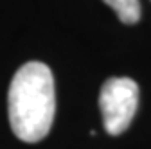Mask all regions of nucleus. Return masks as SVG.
I'll return each mask as SVG.
<instances>
[{
	"label": "nucleus",
	"instance_id": "nucleus-1",
	"mask_svg": "<svg viewBox=\"0 0 151 149\" xmlns=\"http://www.w3.org/2000/svg\"><path fill=\"white\" fill-rule=\"evenodd\" d=\"M56 113V92L50 68L29 61L16 70L7 92V115L13 133L34 144L47 137Z\"/></svg>",
	"mask_w": 151,
	"mask_h": 149
},
{
	"label": "nucleus",
	"instance_id": "nucleus-3",
	"mask_svg": "<svg viewBox=\"0 0 151 149\" xmlns=\"http://www.w3.org/2000/svg\"><path fill=\"white\" fill-rule=\"evenodd\" d=\"M117 13L119 20L126 25H133L140 20V2L139 0H103Z\"/></svg>",
	"mask_w": 151,
	"mask_h": 149
},
{
	"label": "nucleus",
	"instance_id": "nucleus-2",
	"mask_svg": "<svg viewBox=\"0 0 151 149\" xmlns=\"http://www.w3.org/2000/svg\"><path fill=\"white\" fill-rule=\"evenodd\" d=\"M139 106V86L129 77H110L99 94L103 124L110 135L126 131Z\"/></svg>",
	"mask_w": 151,
	"mask_h": 149
}]
</instances>
